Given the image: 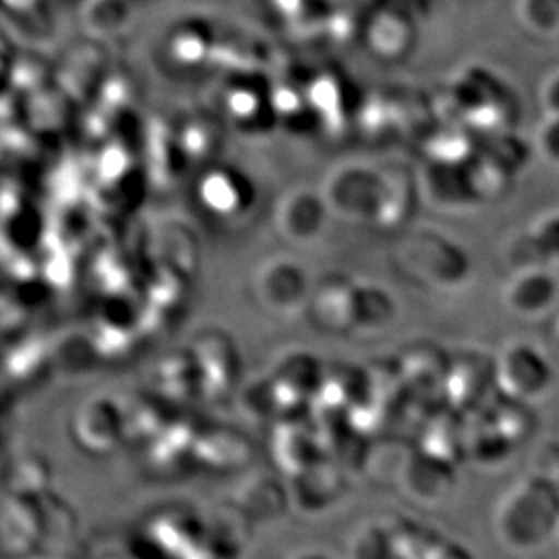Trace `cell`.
Wrapping results in <instances>:
<instances>
[{"label": "cell", "mask_w": 559, "mask_h": 559, "mask_svg": "<svg viewBox=\"0 0 559 559\" xmlns=\"http://www.w3.org/2000/svg\"><path fill=\"white\" fill-rule=\"evenodd\" d=\"M383 191V173L372 171L369 167H342L329 177L328 188L323 189V200L328 210L338 211L342 216L374 215L380 207Z\"/></svg>", "instance_id": "obj_1"}, {"label": "cell", "mask_w": 559, "mask_h": 559, "mask_svg": "<svg viewBox=\"0 0 559 559\" xmlns=\"http://www.w3.org/2000/svg\"><path fill=\"white\" fill-rule=\"evenodd\" d=\"M259 296L275 311H296L306 298L307 282L298 264L289 260H275L262 267L257 278Z\"/></svg>", "instance_id": "obj_2"}, {"label": "cell", "mask_w": 559, "mask_h": 559, "mask_svg": "<svg viewBox=\"0 0 559 559\" xmlns=\"http://www.w3.org/2000/svg\"><path fill=\"white\" fill-rule=\"evenodd\" d=\"M328 204L323 197L300 189L280 204L278 227L293 242H309L323 227Z\"/></svg>", "instance_id": "obj_3"}, {"label": "cell", "mask_w": 559, "mask_h": 559, "mask_svg": "<svg viewBox=\"0 0 559 559\" xmlns=\"http://www.w3.org/2000/svg\"><path fill=\"white\" fill-rule=\"evenodd\" d=\"M356 285L345 280H331L314 293V314L323 328L333 331L355 329Z\"/></svg>", "instance_id": "obj_4"}, {"label": "cell", "mask_w": 559, "mask_h": 559, "mask_svg": "<svg viewBox=\"0 0 559 559\" xmlns=\"http://www.w3.org/2000/svg\"><path fill=\"white\" fill-rule=\"evenodd\" d=\"M394 304L385 290L374 285H356V322L360 331H380L394 318Z\"/></svg>", "instance_id": "obj_5"}]
</instances>
